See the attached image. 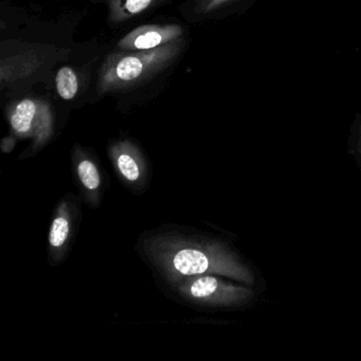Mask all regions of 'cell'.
<instances>
[{"label":"cell","mask_w":361,"mask_h":361,"mask_svg":"<svg viewBox=\"0 0 361 361\" xmlns=\"http://www.w3.org/2000/svg\"><path fill=\"white\" fill-rule=\"evenodd\" d=\"M118 166H119L120 172L128 180L135 181L139 178L140 172H139L138 166H137L134 158L130 157L128 154H122L119 156Z\"/></svg>","instance_id":"30bf717a"},{"label":"cell","mask_w":361,"mask_h":361,"mask_svg":"<svg viewBox=\"0 0 361 361\" xmlns=\"http://www.w3.org/2000/svg\"><path fill=\"white\" fill-rule=\"evenodd\" d=\"M69 234V224L65 217H58L52 223L50 229V244L54 247H60L64 244Z\"/></svg>","instance_id":"9c48e42d"},{"label":"cell","mask_w":361,"mask_h":361,"mask_svg":"<svg viewBox=\"0 0 361 361\" xmlns=\"http://www.w3.org/2000/svg\"><path fill=\"white\" fill-rule=\"evenodd\" d=\"M56 85L61 98L64 100H71L77 96L79 90V79L77 73L71 67H63L56 73Z\"/></svg>","instance_id":"52a82bcc"},{"label":"cell","mask_w":361,"mask_h":361,"mask_svg":"<svg viewBox=\"0 0 361 361\" xmlns=\"http://www.w3.org/2000/svg\"><path fill=\"white\" fill-rule=\"evenodd\" d=\"M183 37V29L178 25H145L134 29L120 39V51H140L161 47Z\"/></svg>","instance_id":"7a4b0ae2"},{"label":"cell","mask_w":361,"mask_h":361,"mask_svg":"<svg viewBox=\"0 0 361 361\" xmlns=\"http://www.w3.org/2000/svg\"><path fill=\"white\" fill-rule=\"evenodd\" d=\"M39 62L37 56L33 54H18L12 56L6 62L1 63V84L12 83L18 79L27 77L39 68Z\"/></svg>","instance_id":"5b68a950"},{"label":"cell","mask_w":361,"mask_h":361,"mask_svg":"<svg viewBox=\"0 0 361 361\" xmlns=\"http://www.w3.org/2000/svg\"><path fill=\"white\" fill-rule=\"evenodd\" d=\"M175 269L185 276L204 274L210 268V259L202 251L183 249L173 259Z\"/></svg>","instance_id":"8992f818"},{"label":"cell","mask_w":361,"mask_h":361,"mask_svg":"<svg viewBox=\"0 0 361 361\" xmlns=\"http://www.w3.org/2000/svg\"><path fill=\"white\" fill-rule=\"evenodd\" d=\"M49 111L46 103L35 99H24L14 106L11 113L12 128L20 134H29L33 130L35 120Z\"/></svg>","instance_id":"3957f363"},{"label":"cell","mask_w":361,"mask_h":361,"mask_svg":"<svg viewBox=\"0 0 361 361\" xmlns=\"http://www.w3.org/2000/svg\"><path fill=\"white\" fill-rule=\"evenodd\" d=\"M164 0H104L109 8V18L119 24L159 5Z\"/></svg>","instance_id":"277c9868"},{"label":"cell","mask_w":361,"mask_h":361,"mask_svg":"<svg viewBox=\"0 0 361 361\" xmlns=\"http://www.w3.org/2000/svg\"><path fill=\"white\" fill-rule=\"evenodd\" d=\"M185 46L183 37L161 47L140 51L113 52L105 59L98 77V94L133 90L168 69Z\"/></svg>","instance_id":"6da1fadb"},{"label":"cell","mask_w":361,"mask_h":361,"mask_svg":"<svg viewBox=\"0 0 361 361\" xmlns=\"http://www.w3.org/2000/svg\"><path fill=\"white\" fill-rule=\"evenodd\" d=\"M79 177L84 187L88 190H96L100 185V175L96 166L90 160H84L78 168Z\"/></svg>","instance_id":"ba28073f"},{"label":"cell","mask_w":361,"mask_h":361,"mask_svg":"<svg viewBox=\"0 0 361 361\" xmlns=\"http://www.w3.org/2000/svg\"><path fill=\"white\" fill-rule=\"evenodd\" d=\"M232 0H197L196 9L200 13H211L224 6L231 3Z\"/></svg>","instance_id":"8fae6325"}]
</instances>
